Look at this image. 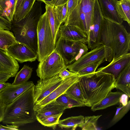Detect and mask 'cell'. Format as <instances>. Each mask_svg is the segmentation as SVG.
I'll return each instance as SVG.
<instances>
[{"mask_svg":"<svg viewBox=\"0 0 130 130\" xmlns=\"http://www.w3.org/2000/svg\"><path fill=\"white\" fill-rule=\"evenodd\" d=\"M78 83L86 106L91 107L115 88L116 79L112 74L97 71L82 75Z\"/></svg>","mask_w":130,"mask_h":130,"instance_id":"obj_1","label":"cell"},{"mask_svg":"<svg viewBox=\"0 0 130 130\" xmlns=\"http://www.w3.org/2000/svg\"><path fill=\"white\" fill-rule=\"evenodd\" d=\"M34 86V85L13 102L6 106L2 121L3 123L20 126L36 121Z\"/></svg>","mask_w":130,"mask_h":130,"instance_id":"obj_2","label":"cell"},{"mask_svg":"<svg viewBox=\"0 0 130 130\" xmlns=\"http://www.w3.org/2000/svg\"><path fill=\"white\" fill-rule=\"evenodd\" d=\"M41 2L35 1L30 11L22 20L11 22V30L17 41L23 43L37 53L38 49L37 27L42 15Z\"/></svg>","mask_w":130,"mask_h":130,"instance_id":"obj_3","label":"cell"},{"mask_svg":"<svg viewBox=\"0 0 130 130\" xmlns=\"http://www.w3.org/2000/svg\"><path fill=\"white\" fill-rule=\"evenodd\" d=\"M130 34L122 24L104 19L100 32L99 44L109 47L113 58L127 53L130 50Z\"/></svg>","mask_w":130,"mask_h":130,"instance_id":"obj_4","label":"cell"},{"mask_svg":"<svg viewBox=\"0 0 130 130\" xmlns=\"http://www.w3.org/2000/svg\"><path fill=\"white\" fill-rule=\"evenodd\" d=\"M95 0H79L78 4L67 18L64 24L79 28L88 36L92 24Z\"/></svg>","mask_w":130,"mask_h":130,"instance_id":"obj_5","label":"cell"},{"mask_svg":"<svg viewBox=\"0 0 130 130\" xmlns=\"http://www.w3.org/2000/svg\"><path fill=\"white\" fill-rule=\"evenodd\" d=\"M112 59L111 49L108 46L100 44L82 56L73 63L67 65V68L71 72L77 73L88 65L98 63L100 65L105 61L110 62Z\"/></svg>","mask_w":130,"mask_h":130,"instance_id":"obj_6","label":"cell"},{"mask_svg":"<svg viewBox=\"0 0 130 130\" xmlns=\"http://www.w3.org/2000/svg\"><path fill=\"white\" fill-rule=\"evenodd\" d=\"M38 60L40 62L55 50V43L46 12L42 14L37 27Z\"/></svg>","mask_w":130,"mask_h":130,"instance_id":"obj_7","label":"cell"},{"mask_svg":"<svg viewBox=\"0 0 130 130\" xmlns=\"http://www.w3.org/2000/svg\"><path fill=\"white\" fill-rule=\"evenodd\" d=\"M86 44L81 41H73L60 37L56 42L55 50L68 65L88 52V48Z\"/></svg>","mask_w":130,"mask_h":130,"instance_id":"obj_8","label":"cell"},{"mask_svg":"<svg viewBox=\"0 0 130 130\" xmlns=\"http://www.w3.org/2000/svg\"><path fill=\"white\" fill-rule=\"evenodd\" d=\"M39 62L36 71L37 76L41 79L52 77L67 69L63 59L55 50Z\"/></svg>","mask_w":130,"mask_h":130,"instance_id":"obj_9","label":"cell"},{"mask_svg":"<svg viewBox=\"0 0 130 130\" xmlns=\"http://www.w3.org/2000/svg\"><path fill=\"white\" fill-rule=\"evenodd\" d=\"M63 80L60 78L58 74L49 78L39 80L34 86L35 104L51 94L62 83Z\"/></svg>","mask_w":130,"mask_h":130,"instance_id":"obj_10","label":"cell"},{"mask_svg":"<svg viewBox=\"0 0 130 130\" xmlns=\"http://www.w3.org/2000/svg\"><path fill=\"white\" fill-rule=\"evenodd\" d=\"M104 19L97 0H95L92 20V24L88 37L87 46L92 50L99 45L102 24Z\"/></svg>","mask_w":130,"mask_h":130,"instance_id":"obj_11","label":"cell"},{"mask_svg":"<svg viewBox=\"0 0 130 130\" xmlns=\"http://www.w3.org/2000/svg\"><path fill=\"white\" fill-rule=\"evenodd\" d=\"M6 50L8 53L20 63L35 61L37 54L26 45L16 41Z\"/></svg>","mask_w":130,"mask_h":130,"instance_id":"obj_12","label":"cell"},{"mask_svg":"<svg viewBox=\"0 0 130 130\" xmlns=\"http://www.w3.org/2000/svg\"><path fill=\"white\" fill-rule=\"evenodd\" d=\"M34 85L31 81L15 85L8 83L7 87L0 93V100L6 106L13 102Z\"/></svg>","mask_w":130,"mask_h":130,"instance_id":"obj_13","label":"cell"},{"mask_svg":"<svg viewBox=\"0 0 130 130\" xmlns=\"http://www.w3.org/2000/svg\"><path fill=\"white\" fill-rule=\"evenodd\" d=\"M82 76L76 73L64 79L62 83L51 94L40 102L35 104V109L36 111L47 104L56 100L64 93L70 87L80 80Z\"/></svg>","mask_w":130,"mask_h":130,"instance_id":"obj_14","label":"cell"},{"mask_svg":"<svg viewBox=\"0 0 130 130\" xmlns=\"http://www.w3.org/2000/svg\"><path fill=\"white\" fill-rule=\"evenodd\" d=\"M102 15L106 20L122 24L123 20L117 11V0H97Z\"/></svg>","mask_w":130,"mask_h":130,"instance_id":"obj_15","label":"cell"},{"mask_svg":"<svg viewBox=\"0 0 130 130\" xmlns=\"http://www.w3.org/2000/svg\"><path fill=\"white\" fill-rule=\"evenodd\" d=\"M129 63L130 53H128L113 58L108 64L98 69L97 71L112 74L116 79L120 73Z\"/></svg>","mask_w":130,"mask_h":130,"instance_id":"obj_16","label":"cell"},{"mask_svg":"<svg viewBox=\"0 0 130 130\" xmlns=\"http://www.w3.org/2000/svg\"><path fill=\"white\" fill-rule=\"evenodd\" d=\"M62 37L69 40L81 41L87 44V34L78 27L74 25H62L59 27L57 34V38Z\"/></svg>","mask_w":130,"mask_h":130,"instance_id":"obj_17","label":"cell"},{"mask_svg":"<svg viewBox=\"0 0 130 130\" xmlns=\"http://www.w3.org/2000/svg\"><path fill=\"white\" fill-rule=\"evenodd\" d=\"M17 61L10 55L6 50L0 48V73H5L14 77L18 71Z\"/></svg>","mask_w":130,"mask_h":130,"instance_id":"obj_18","label":"cell"},{"mask_svg":"<svg viewBox=\"0 0 130 130\" xmlns=\"http://www.w3.org/2000/svg\"><path fill=\"white\" fill-rule=\"evenodd\" d=\"M130 98V63L120 73L116 79L115 88Z\"/></svg>","mask_w":130,"mask_h":130,"instance_id":"obj_19","label":"cell"},{"mask_svg":"<svg viewBox=\"0 0 130 130\" xmlns=\"http://www.w3.org/2000/svg\"><path fill=\"white\" fill-rule=\"evenodd\" d=\"M66 109V107L59 104L55 100H54L36 111V118L62 114Z\"/></svg>","mask_w":130,"mask_h":130,"instance_id":"obj_20","label":"cell"},{"mask_svg":"<svg viewBox=\"0 0 130 130\" xmlns=\"http://www.w3.org/2000/svg\"><path fill=\"white\" fill-rule=\"evenodd\" d=\"M122 92L110 91L103 99L91 107L93 111L102 110L110 106L115 105L119 103V99Z\"/></svg>","mask_w":130,"mask_h":130,"instance_id":"obj_21","label":"cell"},{"mask_svg":"<svg viewBox=\"0 0 130 130\" xmlns=\"http://www.w3.org/2000/svg\"><path fill=\"white\" fill-rule=\"evenodd\" d=\"M45 8L53 38L56 44L57 39L58 31L61 24L57 17L54 7L45 5Z\"/></svg>","mask_w":130,"mask_h":130,"instance_id":"obj_22","label":"cell"},{"mask_svg":"<svg viewBox=\"0 0 130 130\" xmlns=\"http://www.w3.org/2000/svg\"><path fill=\"white\" fill-rule=\"evenodd\" d=\"M84 117L82 115L72 116L59 120L58 125L59 127L64 128H72L75 130L79 125L84 122Z\"/></svg>","mask_w":130,"mask_h":130,"instance_id":"obj_23","label":"cell"},{"mask_svg":"<svg viewBox=\"0 0 130 130\" xmlns=\"http://www.w3.org/2000/svg\"><path fill=\"white\" fill-rule=\"evenodd\" d=\"M36 0H23L14 16L13 20L19 22L23 19L31 9Z\"/></svg>","mask_w":130,"mask_h":130,"instance_id":"obj_24","label":"cell"},{"mask_svg":"<svg viewBox=\"0 0 130 130\" xmlns=\"http://www.w3.org/2000/svg\"><path fill=\"white\" fill-rule=\"evenodd\" d=\"M55 100L59 104L64 107L66 109L86 106L85 104L65 93L61 95Z\"/></svg>","mask_w":130,"mask_h":130,"instance_id":"obj_25","label":"cell"},{"mask_svg":"<svg viewBox=\"0 0 130 130\" xmlns=\"http://www.w3.org/2000/svg\"><path fill=\"white\" fill-rule=\"evenodd\" d=\"M118 12L123 20L130 24V0H120L116 4Z\"/></svg>","mask_w":130,"mask_h":130,"instance_id":"obj_26","label":"cell"},{"mask_svg":"<svg viewBox=\"0 0 130 130\" xmlns=\"http://www.w3.org/2000/svg\"><path fill=\"white\" fill-rule=\"evenodd\" d=\"M16 41L12 32L8 30H0V48L6 50Z\"/></svg>","mask_w":130,"mask_h":130,"instance_id":"obj_27","label":"cell"},{"mask_svg":"<svg viewBox=\"0 0 130 130\" xmlns=\"http://www.w3.org/2000/svg\"><path fill=\"white\" fill-rule=\"evenodd\" d=\"M32 71L31 68L27 65H24L16 75L12 84H19L27 82L31 76Z\"/></svg>","mask_w":130,"mask_h":130,"instance_id":"obj_28","label":"cell"},{"mask_svg":"<svg viewBox=\"0 0 130 130\" xmlns=\"http://www.w3.org/2000/svg\"><path fill=\"white\" fill-rule=\"evenodd\" d=\"M78 81L71 85L64 93L85 104L86 106V102L83 97Z\"/></svg>","mask_w":130,"mask_h":130,"instance_id":"obj_29","label":"cell"},{"mask_svg":"<svg viewBox=\"0 0 130 130\" xmlns=\"http://www.w3.org/2000/svg\"><path fill=\"white\" fill-rule=\"evenodd\" d=\"M102 116L100 115L84 117V122L79 125L78 127L82 130H97V122Z\"/></svg>","mask_w":130,"mask_h":130,"instance_id":"obj_30","label":"cell"},{"mask_svg":"<svg viewBox=\"0 0 130 130\" xmlns=\"http://www.w3.org/2000/svg\"><path fill=\"white\" fill-rule=\"evenodd\" d=\"M62 114L48 116H44L36 118V120L42 125L44 126L52 128L55 129L58 125L60 117Z\"/></svg>","mask_w":130,"mask_h":130,"instance_id":"obj_31","label":"cell"},{"mask_svg":"<svg viewBox=\"0 0 130 130\" xmlns=\"http://www.w3.org/2000/svg\"><path fill=\"white\" fill-rule=\"evenodd\" d=\"M130 108V101L125 106L120 105L117 107L116 113L111 121L110 123L111 126L114 125L120 120L126 114Z\"/></svg>","mask_w":130,"mask_h":130,"instance_id":"obj_32","label":"cell"},{"mask_svg":"<svg viewBox=\"0 0 130 130\" xmlns=\"http://www.w3.org/2000/svg\"><path fill=\"white\" fill-rule=\"evenodd\" d=\"M57 17L61 24L64 23L67 19V3L54 7Z\"/></svg>","mask_w":130,"mask_h":130,"instance_id":"obj_33","label":"cell"},{"mask_svg":"<svg viewBox=\"0 0 130 130\" xmlns=\"http://www.w3.org/2000/svg\"><path fill=\"white\" fill-rule=\"evenodd\" d=\"M100 65L98 63H93L88 65L80 70L77 73L81 75L88 74L96 71Z\"/></svg>","mask_w":130,"mask_h":130,"instance_id":"obj_34","label":"cell"},{"mask_svg":"<svg viewBox=\"0 0 130 130\" xmlns=\"http://www.w3.org/2000/svg\"><path fill=\"white\" fill-rule=\"evenodd\" d=\"M0 12V30H11V22L2 15Z\"/></svg>","mask_w":130,"mask_h":130,"instance_id":"obj_35","label":"cell"},{"mask_svg":"<svg viewBox=\"0 0 130 130\" xmlns=\"http://www.w3.org/2000/svg\"><path fill=\"white\" fill-rule=\"evenodd\" d=\"M79 0H69L67 3V18L77 5Z\"/></svg>","mask_w":130,"mask_h":130,"instance_id":"obj_36","label":"cell"},{"mask_svg":"<svg viewBox=\"0 0 130 130\" xmlns=\"http://www.w3.org/2000/svg\"><path fill=\"white\" fill-rule=\"evenodd\" d=\"M76 73L70 71L66 68L63 69L58 74L59 77L61 79H64L67 78L75 74Z\"/></svg>","mask_w":130,"mask_h":130,"instance_id":"obj_37","label":"cell"},{"mask_svg":"<svg viewBox=\"0 0 130 130\" xmlns=\"http://www.w3.org/2000/svg\"><path fill=\"white\" fill-rule=\"evenodd\" d=\"M69 0H52L51 2L45 5L53 7L65 4L67 3Z\"/></svg>","mask_w":130,"mask_h":130,"instance_id":"obj_38","label":"cell"},{"mask_svg":"<svg viewBox=\"0 0 130 130\" xmlns=\"http://www.w3.org/2000/svg\"><path fill=\"white\" fill-rule=\"evenodd\" d=\"M19 127L17 125L12 124H6V126L0 125V130H19Z\"/></svg>","mask_w":130,"mask_h":130,"instance_id":"obj_39","label":"cell"},{"mask_svg":"<svg viewBox=\"0 0 130 130\" xmlns=\"http://www.w3.org/2000/svg\"><path fill=\"white\" fill-rule=\"evenodd\" d=\"M128 96L126 94L123 93L119 98V103L122 106L126 105L128 103Z\"/></svg>","mask_w":130,"mask_h":130,"instance_id":"obj_40","label":"cell"},{"mask_svg":"<svg viewBox=\"0 0 130 130\" xmlns=\"http://www.w3.org/2000/svg\"><path fill=\"white\" fill-rule=\"evenodd\" d=\"M6 106L0 100V120L2 121L4 115Z\"/></svg>","mask_w":130,"mask_h":130,"instance_id":"obj_41","label":"cell"},{"mask_svg":"<svg viewBox=\"0 0 130 130\" xmlns=\"http://www.w3.org/2000/svg\"><path fill=\"white\" fill-rule=\"evenodd\" d=\"M10 77L11 75L8 74L0 73V82H5Z\"/></svg>","mask_w":130,"mask_h":130,"instance_id":"obj_42","label":"cell"},{"mask_svg":"<svg viewBox=\"0 0 130 130\" xmlns=\"http://www.w3.org/2000/svg\"><path fill=\"white\" fill-rule=\"evenodd\" d=\"M23 0H17L15 2L12 13L13 18L14 14L17 11Z\"/></svg>","mask_w":130,"mask_h":130,"instance_id":"obj_43","label":"cell"},{"mask_svg":"<svg viewBox=\"0 0 130 130\" xmlns=\"http://www.w3.org/2000/svg\"><path fill=\"white\" fill-rule=\"evenodd\" d=\"M8 84V83L0 82V93L7 87Z\"/></svg>","mask_w":130,"mask_h":130,"instance_id":"obj_44","label":"cell"},{"mask_svg":"<svg viewBox=\"0 0 130 130\" xmlns=\"http://www.w3.org/2000/svg\"><path fill=\"white\" fill-rule=\"evenodd\" d=\"M52 0H36V1H41L44 3L45 4L51 2Z\"/></svg>","mask_w":130,"mask_h":130,"instance_id":"obj_45","label":"cell"},{"mask_svg":"<svg viewBox=\"0 0 130 130\" xmlns=\"http://www.w3.org/2000/svg\"><path fill=\"white\" fill-rule=\"evenodd\" d=\"M3 10L1 4V1L0 0V12L2 13V12Z\"/></svg>","mask_w":130,"mask_h":130,"instance_id":"obj_46","label":"cell"},{"mask_svg":"<svg viewBox=\"0 0 130 130\" xmlns=\"http://www.w3.org/2000/svg\"><path fill=\"white\" fill-rule=\"evenodd\" d=\"M1 122V120H0V122Z\"/></svg>","mask_w":130,"mask_h":130,"instance_id":"obj_47","label":"cell"},{"mask_svg":"<svg viewBox=\"0 0 130 130\" xmlns=\"http://www.w3.org/2000/svg\"><path fill=\"white\" fill-rule=\"evenodd\" d=\"M17 0H15V2Z\"/></svg>","mask_w":130,"mask_h":130,"instance_id":"obj_48","label":"cell"}]
</instances>
